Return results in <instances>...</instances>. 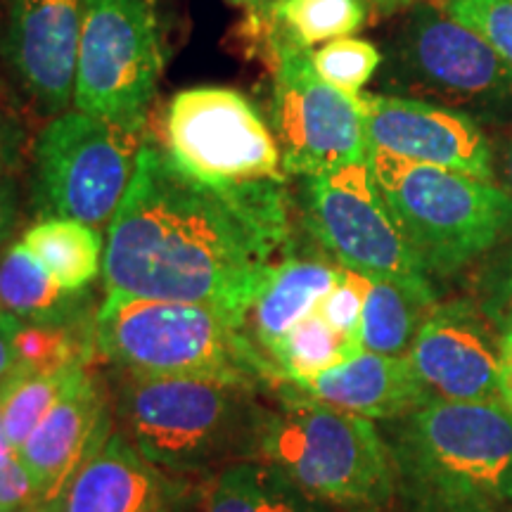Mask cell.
Returning a JSON list of instances; mask_svg holds the SVG:
<instances>
[{"mask_svg":"<svg viewBox=\"0 0 512 512\" xmlns=\"http://www.w3.org/2000/svg\"><path fill=\"white\" fill-rule=\"evenodd\" d=\"M15 448L10 446L8 437H5V430H3V420H0V470H5L12 460H15Z\"/></svg>","mask_w":512,"mask_h":512,"instance_id":"f35d334b","label":"cell"},{"mask_svg":"<svg viewBox=\"0 0 512 512\" xmlns=\"http://www.w3.org/2000/svg\"><path fill=\"white\" fill-rule=\"evenodd\" d=\"M19 242L69 294L86 290L98 278L105 261L100 230L74 219L46 216L24 230Z\"/></svg>","mask_w":512,"mask_h":512,"instance_id":"7402d4cb","label":"cell"},{"mask_svg":"<svg viewBox=\"0 0 512 512\" xmlns=\"http://www.w3.org/2000/svg\"><path fill=\"white\" fill-rule=\"evenodd\" d=\"M501 176H503V190L508 192L512 200V138L503 145L501 152Z\"/></svg>","mask_w":512,"mask_h":512,"instance_id":"d590c367","label":"cell"},{"mask_svg":"<svg viewBox=\"0 0 512 512\" xmlns=\"http://www.w3.org/2000/svg\"><path fill=\"white\" fill-rule=\"evenodd\" d=\"M501 403L512 413V330L501 337Z\"/></svg>","mask_w":512,"mask_h":512,"instance_id":"e575fe53","label":"cell"},{"mask_svg":"<svg viewBox=\"0 0 512 512\" xmlns=\"http://www.w3.org/2000/svg\"><path fill=\"white\" fill-rule=\"evenodd\" d=\"M304 221L342 268L370 278L430 280L389 214L368 159L304 178Z\"/></svg>","mask_w":512,"mask_h":512,"instance_id":"7c38bea8","label":"cell"},{"mask_svg":"<svg viewBox=\"0 0 512 512\" xmlns=\"http://www.w3.org/2000/svg\"><path fill=\"white\" fill-rule=\"evenodd\" d=\"M0 512H10L8 508H3V505H0Z\"/></svg>","mask_w":512,"mask_h":512,"instance_id":"60d3db41","label":"cell"},{"mask_svg":"<svg viewBox=\"0 0 512 512\" xmlns=\"http://www.w3.org/2000/svg\"><path fill=\"white\" fill-rule=\"evenodd\" d=\"M112 432L105 394L83 368L15 456L29 472L38 498L57 501L83 460L98 451Z\"/></svg>","mask_w":512,"mask_h":512,"instance_id":"2e32d148","label":"cell"},{"mask_svg":"<svg viewBox=\"0 0 512 512\" xmlns=\"http://www.w3.org/2000/svg\"><path fill=\"white\" fill-rule=\"evenodd\" d=\"M93 339L102 356L133 373L200 375L259 389L283 382L245 325L211 306L105 294Z\"/></svg>","mask_w":512,"mask_h":512,"instance_id":"5b68a950","label":"cell"},{"mask_svg":"<svg viewBox=\"0 0 512 512\" xmlns=\"http://www.w3.org/2000/svg\"><path fill=\"white\" fill-rule=\"evenodd\" d=\"M19 143H22V131H19L15 114L0 98V166H15Z\"/></svg>","mask_w":512,"mask_h":512,"instance_id":"836d02e7","label":"cell"},{"mask_svg":"<svg viewBox=\"0 0 512 512\" xmlns=\"http://www.w3.org/2000/svg\"><path fill=\"white\" fill-rule=\"evenodd\" d=\"M342 266L325 259L287 252L268 273L245 318V330L271 358L273 349L294 325L302 323L337 285Z\"/></svg>","mask_w":512,"mask_h":512,"instance_id":"d6986e66","label":"cell"},{"mask_svg":"<svg viewBox=\"0 0 512 512\" xmlns=\"http://www.w3.org/2000/svg\"><path fill=\"white\" fill-rule=\"evenodd\" d=\"M143 131L86 112H62L34 145L38 214L100 228L112 223L143 150Z\"/></svg>","mask_w":512,"mask_h":512,"instance_id":"52a82bcc","label":"cell"},{"mask_svg":"<svg viewBox=\"0 0 512 512\" xmlns=\"http://www.w3.org/2000/svg\"><path fill=\"white\" fill-rule=\"evenodd\" d=\"M164 69L155 0H86L74 107L143 131Z\"/></svg>","mask_w":512,"mask_h":512,"instance_id":"9c48e42d","label":"cell"},{"mask_svg":"<svg viewBox=\"0 0 512 512\" xmlns=\"http://www.w3.org/2000/svg\"><path fill=\"white\" fill-rule=\"evenodd\" d=\"M290 240L285 181L209 188L145 140L110 223L105 294L211 306L245 325Z\"/></svg>","mask_w":512,"mask_h":512,"instance_id":"6da1fadb","label":"cell"},{"mask_svg":"<svg viewBox=\"0 0 512 512\" xmlns=\"http://www.w3.org/2000/svg\"><path fill=\"white\" fill-rule=\"evenodd\" d=\"M79 294L64 292L22 242L0 254V311L24 323H69Z\"/></svg>","mask_w":512,"mask_h":512,"instance_id":"603a6c76","label":"cell"},{"mask_svg":"<svg viewBox=\"0 0 512 512\" xmlns=\"http://www.w3.org/2000/svg\"><path fill=\"white\" fill-rule=\"evenodd\" d=\"M19 216H22V200H19L15 166H0V249L15 235Z\"/></svg>","mask_w":512,"mask_h":512,"instance_id":"4dcf8cb0","label":"cell"},{"mask_svg":"<svg viewBox=\"0 0 512 512\" xmlns=\"http://www.w3.org/2000/svg\"><path fill=\"white\" fill-rule=\"evenodd\" d=\"M188 482L140 456L121 432L91 453L57 498L60 512H185Z\"/></svg>","mask_w":512,"mask_h":512,"instance_id":"e0dca14e","label":"cell"},{"mask_svg":"<svg viewBox=\"0 0 512 512\" xmlns=\"http://www.w3.org/2000/svg\"><path fill=\"white\" fill-rule=\"evenodd\" d=\"M408 358L434 399L501 403V339L467 304L437 306Z\"/></svg>","mask_w":512,"mask_h":512,"instance_id":"9a60e30c","label":"cell"},{"mask_svg":"<svg viewBox=\"0 0 512 512\" xmlns=\"http://www.w3.org/2000/svg\"><path fill=\"white\" fill-rule=\"evenodd\" d=\"M10 512H60L57 510V501H48V498H34V501L19 505V508Z\"/></svg>","mask_w":512,"mask_h":512,"instance_id":"74e56055","label":"cell"},{"mask_svg":"<svg viewBox=\"0 0 512 512\" xmlns=\"http://www.w3.org/2000/svg\"><path fill=\"white\" fill-rule=\"evenodd\" d=\"M34 498H38L36 486L24 465L15 458L5 470H0V505L15 510L19 505L34 501Z\"/></svg>","mask_w":512,"mask_h":512,"instance_id":"1f68e13d","label":"cell"},{"mask_svg":"<svg viewBox=\"0 0 512 512\" xmlns=\"http://www.w3.org/2000/svg\"><path fill=\"white\" fill-rule=\"evenodd\" d=\"M230 3L235 5H245V8H271V5L275 3V0H230Z\"/></svg>","mask_w":512,"mask_h":512,"instance_id":"ab89813d","label":"cell"},{"mask_svg":"<svg viewBox=\"0 0 512 512\" xmlns=\"http://www.w3.org/2000/svg\"><path fill=\"white\" fill-rule=\"evenodd\" d=\"M0 254H3V249H0Z\"/></svg>","mask_w":512,"mask_h":512,"instance_id":"b9f144b4","label":"cell"},{"mask_svg":"<svg viewBox=\"0 0 512 512\" xmlns=\"http://www.w3.org/2000/svg\"><path fill=\"white\" fill-rule=\"evenodd\" d=\"M366 0H275L273 19L299 46L351 36L366 24Z\"/></svg>","mask_w":512,"mask_h":512,"instance_id":"484cf974","label":"cell"},{"mask_svg":"<svg viewBox=\"0 0 512 512\" xmlns=\"http://www.w3.org/2000/svg\"><path fill=\"white\" fill-rule=\"evenodd\" d=\"M389 76L434 105L482 117L512 112V67L475 29L448 17L437 3H422L403 22Z\"/></svg>","mask_w":512,"mask_h":512,"instance_id":"8fae6325","label":"cell"},{"mask_svg":"<svg viewBox=\"0 0 512 512\" xmlns=\"http://www.w3.org/2000/svg\"><path fill=\"white\" fill-rule=\"evenodd\" d=\"M368 162L427 275L456 273L510 235L512 200L494 181L387 152H370Z\"/></svg>","mask_w":512,"mask_h":512,"instance_id":"8992f818","label":"cell"},{"mask_svg":"<svg viewBox=\"0 0 512 512\" xmlns=\"http://www.w3.org/2000/svg\"><path fill=\"white\" fill-rule=\"evenodd\" d=\"M294 387L339 411L368 420H401L434 399L415 373L411 358L363 349Z\"/></svg>","mask_w":512,"mask_h":512,"instance_id":"ac0fdd59","label":"cell"},{"mask_svg":"<svg viewBox=\"0 0 512 512\" xmlns=\"http://www.w3.org/2000/svg\"><path fill=\"white\" fill-rule=\"evenodd\" d=\"M370 152L444 166L494 181V152L484 131L465 112L418 98L361 93Z\"/></svg>","mask_w":512,"mask_h":512,"instance_id":"4fadbf2b","label":"cell"},{"mask_svg":"<svg viewBox=\"0 0 512 512\" xmlns=\"http://www.w3.org/2000/svg\"><path fill=\"white\" fill-rule=\"evenodd\" d=\"M370 287V275L349 271L342 268L337 285L332 287L328 297L320 302L316 313L330 328L342 332L344 337L356 339L358 342V325H361L363 304H366V294Z\"/></svg>","mask_w":512,"mask_h":512,"instance_id":"f1b7e54d","label":"cell"},{"mask_svg":"<svg viewBox=\"0 0 512 512\" xmlns=\"http://www.w3.org/2000/svg\"><path fill=\"white\" fill-rule=\"evenodd\" d=\"M266 53L273 69L271 119L287 176H316L370 157L366 105L361 95L337 91L316 74L311 48L266 24Z\"/></svg>","mask_w":512,"mask_h":512,"instance_id":"ba28073f","label":"cell"},{"mask_svg":"<svg viewBox=\"0 0 512 512\" xmlns=\"http://www.w3.org/2000/svg\"><path fill=\"white\" fill-rule=\"evenodd\" d=\"M166 155L209 188L287 181L275 133L245 95L226 86L176 93L166 112Z\"/></svg>","mask_w":512,"mask_h":512,"instance_id":"30bf717a","label":"cell"},{"mask_svg":"<svg viewBox=\"0 0 512 512\" xmlns=\"http://www.w3.org/2000/svg\"><path fill=\"white\" fill-rule=\"evenodd\" d=\"M83 368L88 363H64L46 370L15 366L0 380V420L15 451L41 425Z\"/></svg>","mask_w":512,"mask_h":512,"instance_id":"cb8c5ba5","label":"cell"},{"mask_svg":"<svg viewBox=\"0 0 512 512\" xmlns=\"http://www.w3.org/2000/svg\"><path fill=\"white\" fill-rule=\"evenodd\" d=\"M114 408L140 456L166 475L190 479L252 458L264 403L252 384L121 370Z\"/></svg>","mask_w":512,"mask_h":512,"instance_id":"7a4b0ae2","label":"cell"},{"mask_svg":"<svg viewBox=\"0 0 512 512\" xmlns=\"http://www.w3.org/2000/svg\"><path fill=\"white\" fill-rule=\"evenodd\" d=\"M86 0H10L3 55L22 91L43 114L74 102Z\"/></svg>","mask_w":512,"mask_h":512,"instance_id":"5bb4252c","label":"cell"},{"mask_svg":"<svg viewBox=\"0 0 512 512\" xmlns=\"http://www.w3.org/2000/svg\"><path fill=\"white\" fill-rule=\"evenodd\" d=\"M448 17L458 19L512 67V0H439Z\"/></svg>","mask_w":512,"mask_h":512,"instance_id":"83f0119b","label":"cell"},{"mask_svg":"<svg viewBox=\"0 0 512 512\" xmlns=\"http://www.w3.org/2000/svg\"><path fill=\"white\" fill-rule=\"evenodd\" d=\"M366 3L373 5V8L377 12H382V15H392V12L413 8V5H418L420 0H366Z\"/></svg>","mask_w":512,"mask_h":512,"instance_id":"8d00e7d4","label":"cell"},{"mask_svg":"<svg viewBox=\"0 0 512 512\" xmlns=\"http://www.w3.org/2000/svg\"><path fill=\"white\" fill-rule=\"evenodd\" d=\"M486 313L501 325L503 332L512 330V247L503 254L486 283Z\"/></svg>","mask_w":512,"mask_h":512,"instance_id":"f546056e","label":"cell"},{"mask_svg":"<svg viewBox=\"0 0 512 512\" xmlns=\"http://www.w3.org/2000/svg\"><path fill=\"white\" fill-rule=\"evenodd\" d=\"M311 64L320 79L337 91L361 95L363 86L380 69L382 53L370 41L344 36L311 50Z\"/></svg>","mask_w":512,"mask_h":512,"instance_id":"4316f807","label":"cell"},{"mask_svg":"<svg viewBox=\"0 0 512 512\" xmlns=\"http://www.w3.org/2000/svg\"><path fill=\"white\" fill-rule=\"evenodd\" d=\"M24 328V320H19L10 313L0 311V380L17 366L19 351L17 337Z\"/></svg>","mask_w":512,"mask_h":512,"instance_id":"d6a6232c","label":"cell"},{"mask_svg":"<svg viewBox=\"0 0 512 512\" xmlns=\"http://www.w3.org/2000/svg\"><path fill=\"white\" fill-rule=\"evenodd\" d=\"M192 512H325L283 472L261 460H238L204 477Z\"/></svg>","mask_w":512,"mask_h":512,"instance_id":"44dd1931","label":"cell"},{"mask_svg":"<svg viewBox=\"0 0 512 512\" xmlns=\"http://www.w3.org/2000/svg\"><path fill=\"white\" fill-rule=\"evenodd\" d=\"M275 406L261 408L252 458L275 467L320 505L377 510L396 494L389 444L373 420L339 411L290 382L273 387Z\"/></svg>","mask_w":512,"mask_h":512,"instance_id":"277c9868","label":"cell"},{"mask_svg":"<svg viewBox=\"0 0 512 512\" xmlns=\"http://www.w3.org/2000/svg\"><path fill=\"white\" fill-rule=\"evenodd\" d=\"M389 451L415 512L512 508V413L501 403L427 401L399 420Z\"/></svg>","mask_w":512,"mask_h":512,"instance_id":"3957f363","label":"cell"},{"mask_svg":"<svg viewBox=\"0 0 512 512\" xmlns=\"http://www.w3.org/2000/svg\"><path fill=\"white\" fill-rule=\"evenodd\" d=\"M358 351H361V344L356 339L344 337L342 332L330 328L318 313H311L280 339L271 361L283 382L299 384L339 366Z\"/></svg>","mask_w":512,"mask_h":512,"instance_id":"d4e9b609","label":"cell"},{"mask_svg":"<svg viewBox=\"0 0 512 512\" xmlns=\"http://www.w3.org/2000/svg\"><path fill=\"white\" fill-rule=\"evenodd\" d=\"M437 309L430 280L370 278L358 344L382 356H408L425 320Z\"/></svg>","mask_w":512,"mask_h":512,"instance_id":"ffe728a7","label":"cell"}]
</instances>
